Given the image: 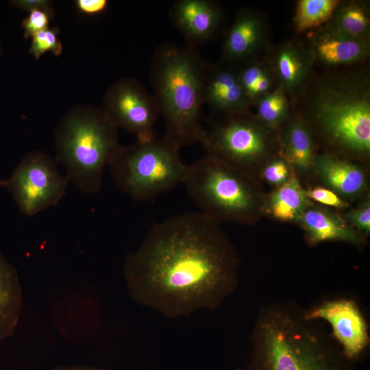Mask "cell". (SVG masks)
<instances>
[{"label": "cell", "instance_id": "1", "mask_svg": "<svg viewBox=\"0 0 370 370\" xmlns=\"http://www.w3.org/2000/svg\"><path fill=\"white\" fill-rule=\"evenodd\" d=\"M238 260L220 223L202 212L154 225L125 260L128 293L167 318L213 310L235 289Z\"/></svg>", "mask_w": 370, "mask_h": 370}, {"label": "cell", "instance_id": "2", "mask_svg": "<svg viewBox=\"0 0 370 370\" xmlns=\"http://www.w3.org/2000/svg\"><path fill=\"white\" fill-rule=\"evenodd\" d=\"M208 66L188 45L165 42L152 56L149 78L165 123L164 138L180 149L199 143Z\"/></svg>", "mask_w": 370, "mask_h": 370}, {"label": "cell", "instance_id": "3", "mask_svg": "<svg viewBox=\"0 0 370 370\" xmlns=\"http://www.w3.org/2000/svg\"><path fill=\"white\" fill-rule=\"evenodd\" d=\"M312 321L285 306H269L258 317L249 370H352L351 361L318 331Z\"/></svg>", "mask_w": 370, "mask_h": 370}, {"label": "cell", "instance_id": "4", "mask_svg": "<svg viewBox=\"0 0 370 370\" xmlns=\"http://www.w3.org/2000/svg\"><path fill=\"white\" fill-rule=\"evenodd\" d=\"M117 130L102 109L95 108H76L58 125L56 160L80 191L101 190L104 171L121 146Z\"/></svg>", "mask_w": 370, "mask_h": 370}, {"label": "cell", "instance_id": "5", "mask_svg": "<svg viewBox=\"0 0 370 370\" xmlns=\"http://www.w3.org/2000/svg\"><path fill=\"white\" fill-rule=\"evenodd\" d=\"M182 184L200 212L219 223H251L262 212L252 175L207 154L188 164Z\"/></svg>", "mask_w": 370, "mask_h": 370}, {"label": "cell", "instance_id": "6", "mask_svg": "<svg viewBox=\"0 0 370 370\" xmlns=\"http://www.w3.org/2000/svg\"><path fill=\"white\" fill-rule=\"evenodd\" d=\"M312 118L329 143L356 156L370 152V95L357 79L321 84L310 103Z\"/></svg>", "mask_w": 370, "mask_h": 370}, {"label": "cell", "instance_id": "7", "mask_svg": "<svg viewBox=\"0 0 370 370\" xmlns=\"http://www.w3.org/2000/svg\"><path fill=\"white\" fill-rule=\"evenodd\" d=\"M180 148L162 138L121 145L109 164L116 186L137 201H148L182 184L188 164Z\"/></svg>", "mask_w": 370, "mask_h": 370}, {"label": "cell", "instance_id": "8", "mask_svg": "<svg viewBox=\"0 0 370 370\" xmlns=\"http://www.w3.org/2000/svg\"><path fill=\"white\" fill-rule=\"evenodd\" d=\"M225 116L209 128L204 127L199 143L206 154L251 174L271 149L266 127L249 112Z\"/></svg>", "mask_w": 370, "mask_h": 370}, {"label": "cell", "instance_id": "9", "mask_svg": "<svg viewBox=\"0 0 370 370\" xmlns=\"http://www.w3.org/2000/svg\"><path fill=\"white\" fill-rule=\"evenodd\" d=\"M69 182L56 158L34 151L4 180L3 187L11 193L20 211L32 217L57 205L64 197Z\"/></svg>", "mask_w": 370, "mask_h": 370}, {"label": "cell", "instance_id": "10", "mask_svg": "<svg viewBox=\"0 0 370 370\" xmlns=\"http://www.w3.org/2000/svg\"><path fill=\"white\" fill-rule=\"evenodd\" d=\"M117 127L133 134L137 141L156 138L155 125L160 110L158 102L144 86L132 78H124L107 90L102 109Z\"/></svg>", "mask_w": 370, "mask_h": 370}, {"label": "cell", "instance_id": "11", "mask_svg": "<svg viewBox=\"0 0 370 370\" xmlns=\"http://www.w3.org/2000/svg\"><path fill=\"white\" fill-rule=\"evenodd\" d=\"M307 320H323L330 324L332 334L343 355L351 362L360 358L366 350L369 336L366 321L356 304L350 299L324 301L303 312Z\"/></svg>", "mask_w": 370, "mask_h": 370}, {"label": "cell", "instance_id": "12", "mask_svg": "<svg viewBox=\"0 0 370 370\" xmlns=\"http://www.w3.org/2000/svg\"><path fill=\"white\" fill-rule=\"evenodd\" d=\"M169 16L187 45L197 49L214 36L223 14L219 5L212 1L177 0L171 7Z\"/></svg>", "mask_w": 370, "mask_h": 370}, {"label": "cell", "instance_id": "13", "mask_svg": "<svg viewBox=\"0 0 370 370\" xmlns=\"http://www.w3.org/2000/svg\"><path fill=\"white\" fill-rule=\"evenodd\" d=\"M204 104L224 115L249 112L250 104L240 83L238 68L224 62L208 66Z\"/></svg>", "mask_w": 370, "mask_h": 370}, {"label": "cell", "instance_id": "14", "mask_svg": "<svg viewBox=\"0 0 370 370\" xmlns=\"http://www.w3.org/2000/svg\"><path fill=\"white\" fill-rule=\"evenodd\" d=\"M309 53L312 60L325 66L349 65L367 58L369 43L368 40L348 36L326 25L312 39Z\"/></svg>", "mask_w": 370, "mask_h": 370}, {"label": "cell", "instance_id": "15", "mask_svg": "<svg viewBox=\"0 0 370 370\" xmlns=\"http://www.w3.org/2000/svg\"><path fill=\"white\" fill-rule=\"evenodd\" d=\"M313 168L325 187L345 200L360 195L367 188L364 170L333 154L315 155Z\"/></svg>", "mask_w": 370, "mask_h": 370}, {"label": "cell", "instance_id": "16", "mask_svg": "<svg viewBox=\"0 0 370 370\" xmlns=\"http://www.w3.org/2000/svg\"><path fill=\"white\" fill-rule=\"evenodd\" d=\"M310 245L326 241H343L352 244L362 242V236L340 214L332 210L311 206L298 222Z\"/></svg>", "mask_w": 370, "mask_h": 370}, {"label": "cell", "instance_id": "17", "mask_svg": "<svg viewBox=\"0 0 370 370\" xmlns=\"http://www.w3.org/2000/svg\"><path fill=\"white\" fill-rule=\"evenodd\" d=\"M264 30L262 18L258 14L248 10L241 12L225 39L222 51L223 62L233 64L252 56L264 41Z\"/></svg>", "mask_w": 370, "mask_h": 370}, {"label": "cell", "instance_id": "18", "mask_svg": "<svg viewBox=\"0 0 370 370\" xmlns=\"http://www.w3.org/2000/svg\"><path fill=\"white\" fill-rule=\"evenodd\" d=\"M312 205L293 172L285 183L269 195L263 208L275 219L298 223L304 212Z\"/></svg>", "mask_w": 370, "mask_h": 370}, {"label": "cell", "instance_id": "19", "mask_svg": "<svg viewBox=\"0 0 370 370\" xmlns=\"http://www.w3.org/2000/svg\"><path fill=\"white\" fill-rule=\"evenodd\" d=\"M22 303L17 272L0 252V342L13 334Z\"/></svg>", "mask_w": 370, "mask_h": 370}, {"label": "cell", "instance_id": "20", "mask_svg": "<svg viewBox=\"0 0 370 370\" xmlns=\"http://www.w3.org/2000/svg\"><path fill=\"white\" fill-rule=\"evenodd\" d=\"M284 158L293 169L306 173L313 168L315 157L311 130L303 120L290 121L282 135Z\"/></svg>", "mask_w": 370, "mask_h": 370}, {"label": "cell", "instance_id": "21", "mask_svg": "<svg viewBox=\"0 0 370 370\" xmlns=\"http://www.w3.org/2000/svg\"><path fill=\"white\" fill-rule=\"evenodd\" d=\"M312 61L309 51L298 45L288 43L282 47L274 59L280 86L291 93L297 91L305 82Z\"/></svg>", "mask_w": 370, "mask_h": 370}, {"label": "cell", "instance_id": "22", "mask_svg": "<svg viewBox=\"0 0 370 370\" xmlns=\"http://www.w3.org/2000/svg\"><path fill=\"white\" fill-rule=\"evenodd\" d=\"M327 26L348 36L369 41L370 20L367 5L358 1L340 3Z\"/></svg>", "mask_w": 370, "mask_h": 370}, {"label": "cell", "instance_id": "23", "mask_svg": "<svg viewBox=\"0 0 370 370\" xmlns=\"http://www.w3.org/2000/svg\"><path fill=\"white\" fill-rule=\"evenodd\" d=\"M340 3L338 0H299L293 18L295 29L304 32L329 21Z\"/></svg>", "mask_w": 370, "mask_h": 370}, {"label": "cell", "instance_id": "24", "mask_svg": "<svg viewBox=\"0 0 370 370\" xmlns=\"http://www.w3.org/2000/svg\"><path fill=\"white\" fill-rule=\"evenodd\" d=\"M254 103L256 119L266 127H277L288 116V102L280 86L259 97Z\"/></svg>", "mask_w": 370, "mask_h": 370}, {"label": "cell", "instance_id": "25", "mask_svg": "<svg viewBox=\"0 0 370 370\" xmlns=\"http://www.w3.org/2000/svg\"><path fill=\"white\" fill-rule=\"evenodd\" d=\"M62 50V44L58 38V29L48 27L32 37L29 53L36 59H39L47 52L58 56Z\"/></svg>", "mask_w": 370, "mask_h": 370}, {"label": "cell", "instance_id": "26", "mask_svg": "<svg viewBox=\"0 0 370 370\" xmlns=\"http://www.w3.org/2000/svg\"><path fill=\"white\" fill-rule=\"evenodd\" d=\"M293 173V169L284 158L269 161L261 170L263 180L276 187L285 183Z\"/></svg>", "mask_w": 370, "mask_h": 370}, {"label": "cell", "instance_id": "27", "mask_svg": "<svg viewBox=\"0 0 370 370\" xmlns=\"http://www.w3.org/2000/svg\"><path fill=\"white\" fill-rule=\"evenodd\" d=\"M357 232L362 235L370 233V199L369 196L355 208L341 216Z\"/></svg>", "mask_w": 370, "mask_h": 370}, {"label": "cell", "instance_id": "28", "mask_svg": "<svg viewBox=\"0 0 370 370\" xmlns=\"http://www.w3.org/2000/svg\"><path fill=\"white\" fill-rule=\"evenodd\" d=\"M267 71V69L258 63H249L238 69L240 83L250 105L256 86Z\"/></svg>", "mask_w": 370, "mask_h": 370}, {"label": "cell", "instance_id": "29", "mask_svg": "<svg viewBox=\"0 0 370 370\" xmlns=\"http://www.w3.org/2000/svg\"><path fill=\"white\" fill-rule=\"evenodd\" d=\"M53 12L44 10H34L24 18L21 26L25 38L33 37L36 34L49 27Z\"/></svg>", "mask_w": 370, "mask_h": 370}, {"label": "cell", "instance_id": "30", "mask_svg": "<svg viewBox=\"0 0 370 370\" xmlns=\"http://www.w3.org/2000/svg\"><path fill=\"white\" fill-rule=\"evenodd\" d=\"M306 195L310 201H314L325 206L341 210L349 206L347 200L326 187L317 186L306 190Z\"/></svg>", "mask_w": 370, "mask_h": 370}, {"label": "cell", "instance_id": "31", "mask_svg": "<svg viewBox=\"0 0 370 370\" xmlns=\"http://www.w3.org/2000/svg\"><path fill=\"white\" fill-rule=\"evenodd\" d=\"M75 5L81 13L94 16L102 13L107 8L108 3L106 0H77Z\"/></svg>", "mask_w": 370, "mask_h": 370}, {"label": "cell", "instance_id": "32", "mask_svg": "<svg viewBox=\"0 0 370 370\" xmlns=\"http://www.w3.org/2000/svg\"><path fill=\"white\" fill-rule=\"evenodd\" d=\"M12 4L28 12L34 10H44L53 12L51 3L47 0H17L12 1Z\"/></svg>", "mask_w": 370, "mask_h": 370}, {"label": "cell", "instance_id": "33", "mask_svg": "<svg viewBox=\"0 0 370 370\" xmlns=\"http://www.w3.org/2000/svg\"><path fill=\"white\" fill-rule=\"evenodd\" d=\"M52 370H110L105 368H99L89 366L73 365V366H58Z\"/></svg>", "mask_w": 370, "mask_h": 370}, {"label": "cell", "instance_id": "34", "mask_svg": "<svg viewBox=\"0 0 370 370\" xmlns=\"http://www.w3.org/2000/svg\"><path fill=\"white\" fill-rule=\"evenodd\" d=\"M3 185H4V180L0 179V186L3 187Z\"/></svg>", "mask_w": 370, "mask_h": 370}, {"label": "cell", "instance_id": "35", "mask_svg": "<svg viewBox=\"0 0 370 370\" xmlns=\"http://www.w3.org/2000/svg\"><path fill=\"white\" fill-rule=\"evenodd\" d=\"M237 370H244V369L238 368Z\"/></svg>", "mask_w": 370, "mask_h": 370}]
</instances>
